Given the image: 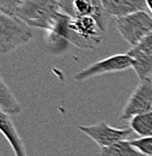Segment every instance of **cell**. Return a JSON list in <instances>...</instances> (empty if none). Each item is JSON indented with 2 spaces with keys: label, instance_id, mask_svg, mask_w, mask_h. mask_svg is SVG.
<instances>
[{
  "label": "cell",
  "instance_id": "obj_1",
  "mask_svg": "<svg viewBox=\"0 0 152 156\" xmlns=\"http://www.w3.org/2000/svg\"><path fill=\"white\" fill-rule=\"evenodd\" d=\"M61 12V0H24L16 17L31 28L50 30Z\"/></svg>",
  "mask_w": 152,
  "mask_h": 156
},
{
  "label": "cell",
  "instance_id": "obj_2",
  "mask_svg": "<svg viewBox=\"0 0 152 156\" xmlns=\"http://www.w3.org/2000/svg\"><path fill=\"white\" fill-rule=\"evenodd\" d=\"M34 37L33 29L24 20L0 12V52L7 54L29 43Z\"/></svg>",
  "mask_w": 152,
  "mask_h": 156
},
{
  "label": "cell",
  "instance_id": "obj_3",
  "mask_svg": "<svg viewBox=\"0 0 152 156\" xmlns=\"http://www.w3.org/2000/svg\"><path fill=\"white\" fill-rule=\"evenodd\" d=\"M104 31L91 16L74 17L70 22L67 40L81 49H95L102 42Z\"/></svg>",
  "mask_w": 152,
  "mask_h": 156
},
{
  "label": "cell",
  "instance_id": "obj_4",
  "mask_svg": "<svg viewBox=\"0 0 152 156\" xmlns=\"http://www.w3.org/2000/svg\"><path fill=\"white\" fill-rule=\"evenodd\" d=\"M116 29L128 44L136 46L143 39L152 33V16L146 11H139L132 15L115 20Z\"/></svg>",
  "mask_w": 152,
  "mask_h": 156
},
{
  "label": "cell",
  "instance_id": "obj_5",
  "mask_svg": "<svg viewBox=\"0 0 152 156\" xmlns=\"http://www.w3.org/2000/svg\"><path fill=\"white\" fill-rule=\"evenodd\" d=\"M133 69V59L127 53L126 54H115L99 61H96L90 66L83 69L74 76V79L78 82H83L90 78L114 73V72H122L126 70Z\"/></svg>",
  "mask_w": 152,
  "mask_h": 156
},
{
  "label": "cell",
  "instance_id": "obj_6",
  "mask_svg": "<svg viewBox=\"0 0 152 156\" xmlns=\"http://www.w3.org/2000/svg\"><path fill=\"white\" fill-rule=\"evenodd\" d=\"M152 111V78L141 79L122 108L120 119L131 120L138 114Z\"/></svg>",
  "mask_w": 152,
  "mask_h": 156
},
{
  "label": "cell",
  "instance_id": "obj_7",
  "mask_svg": "<svg viewBox=\"0 0 152 156\" xmlns=\"http://www.w3.org/2000/svg\"><path fill=\"white\" fill-rule=\"evenodd\" d=\"M78 130L90 137L101 149L114 145L117 142L126 140L133 132L131 129L113 127L105 121H99L94 125H79Z\"/></svg>",
  "mask_w": 152,
  "mask_h": 156
},
{
  "label": "cell",
  "instance_id": "obj_8",
  "mask_svg": "<svg viewBox=\"0 0 152 156\" xmlns=\"http://www.w3.org/2000/svg\"><path fill=\"white\" fill-rule=\"evenodd\" d=\"M127 54L133 59V70L139 79L152 76V33L132 47Z\"/></svg>",
  "mask_w": 152,
  "mask_h": 156
},
{
  "label": "cell",
  "instance_id": "obj_9",
  "mask_svg": "<svg viewBox=\"0 0 152 156\" xmlns=\"http://www.w3.org/2000/svg\"><path fill=\"white\" fill-rule=\"evenodd\" d=\"M74 12L76 17H84V16H91L94 17L98 25L103 31L107 30L109 15L107 13L102 0H74Z\"/></svg>",
  "mask_w": 152,
  "mask_h": 156
},
{
  "label": "cell",
  "instance_id": "obj_10",
  "mask_svg": "<svg viewBox=\"0 0 152 156\" xmlns=\"http://www.w3.org/2000/svg\"><path fill=\"white\" fill-rule=\"evenodd\" d=\"M107 13L112 17H125L147 9L146 0H102Z\"/></svg>",
  "mask_w": 152,
  "mask_h": 156
},
{
  "label": "cell",
  "instance_id": "obj_11",
  "mask_svg": "<svg viewBox=\"0 0 152 156\" xmlns=\"http://www.w3.org/2000/svg\"><path fill=\"white\" fill-rule=\"evenodd\" d=\"M0 131L12 147L16 156H28L24 142L19 136L18 131L13 124L12 118L5 113H0Z\"/></svg>",
  "mask_w": 152,
  "mask_h": 156
},
{
  "label": "cell",
  "instance_id": "obj_12",
  "mask_svg": "<svg viewBox=\"0 0 152 156\" xmlns=\"http://www.w3.org/2000/svg\"><path fill=\"white\" fill-rule=\"evenodd\" d=\"M0 111L10 117H15L22 113L20 103L2 77L0 78Z\"/></svg>",
  "mask_w": 152,
  "mask_h": 156
},
{
  "label": "cell",
  "instance_id": "obj_13",
  "mask_svg": "<svg viewBox=\"0 0 152 156\" xmlns=\"http://www.w3.org/2000/svg\"><path fill=\"white\" fill-rule=\"evenodd\" d=\"M130 129L140 137H152V111L132 118Z\"/></svg>",
  "mask_w": 152,
  "mask_h": 156
},
{
  "label": "cell",
  "instance_id": "obj_14",
  "mask_svg": "<svg viewBox=\"0 0 152 156\" xmlns=\"http://www.w3.org/2000/svg\"><path fill=\"white\" fill-rule=\"evenodd\" d=\"M101 156H144L136 148H134L131 140H121L114 145L102 148Z\"/></svg>",
  "mask_w": 152,
  "mask_h": 156
},
{
  "label": "cell",
  "instance_id": "obj_15",
  "mask_svg": "<svg viewBox=\"0 0 152 156\" xmlns=\"http://www.w3.org/2000/svg\"><path fill=\"white\" fill-rule=\"evenodd\" d=\"M46 43H47L48 49L53 54H60V53L65 52V49L67 48L70 42L65 37L55 34L54 31L46 30Z\"/></svg>",
  "mask_w": 152,
  "mask_h": 156
},
{
  "label": "cell",
  "instance_id": "obj_16",
  "mask_svg": "<svg viewBox=\"0 0 152 156\" xmlns=\"http://www.w3.org/2000/svg\"><path fill=\"white\" fill-rule=\"evenodd\" d=\"M131 143L144 156H152V137H140L132 139Z\"/></svg>",
  "mask_w": 152,
  "mask_h": 156
},
{
  "label": "cell",
  "instance_id": "obj_17",
  "mask_svg": "<svg viewBox=\"0 0 152 156\" xmlns=\"http://www.w3.org/2000/svg\"><path fill=\"white\" fill-rule=\"evenodd\" d=\"M23 1L24 0H0V11L10 16H17Z\"/></svg>",
  "mask_w": 152,
  "mask_h": 156
},
{
  "label": "cell",
  "instance_id": "obj_18",
  "mask_svg": "<svg viewBox=\"0 0 152 156\" xmlns=\"http://www.w3.org/2000/svg\"><path fill=\"white\" fill-rule=\"evenodd\" d=\"M146 6H147L149 11L151 12V15H152V0H146Z\"/></svg>",
  "mask_w": 152,
  "mask_h": 156
}]
</instances>
